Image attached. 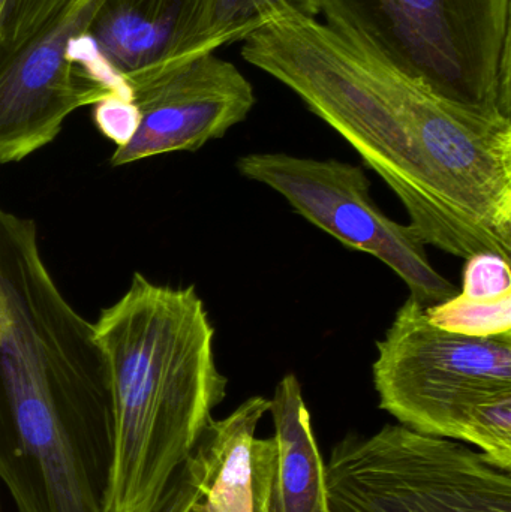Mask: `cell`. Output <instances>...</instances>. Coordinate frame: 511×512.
<instances>
[{
	"label": "cell",
	"mask_w": 511,
	"mask_h": 512,
	"mask_svg": "<svg viewBox=\"0 0 511 512\" xmlns=\"http://www.w3.org/2000/svg\"><path fill=\"white\" fill-rule=\"evenodd\" d=\"M104 0H69L11 53L0 56V165L56 140L78 108L114 98L81 74L74 45Z\"/></svg>",
	"instance_id": "cell-8"
},
{
	"label": "cell",
	"mask_w": 511,
	"mask_h": 512,
	"mask_svg": "<svg viewBox=\"0 0 511 512\" xmlns=\"http://www.w3.org/2000/svg\"><path fill=\"white\" fill-rule=\"evenodd\" d=\"M93 333L113 406L105 512H170L212 412L227 397L206 306L195 286L158 285L135 273Z\"/></svg>",
	"instance_id": "cell-3"
},
{
	"label": "cell",
	"mask_w": 511,
	"mask_h": 512,
	"mask_svg": "<svg viewBox=\"0 0 511 512\" xmlns=\"http://www.w3.org/2000/svg\"><path fill=\"white\" fill-rule=\"evenodd\" d=\"M324 23L456 104L511 119V0H314Z\"/></svg>",
	"instance_id": "cell-5"
},
{
	"label": "cell",
	"mask_w": 511,
	"mask_h": 512,
	"mask_svg": "<svg viewBox=\"0 0 511 512\" xmlns=\"http://www.w3.org/2000/svg\"><path fill=\"white\" fill-rule=\"evenodd\" d=\"M113 406L93 324L0 207V480L18 512H105Z\"/></svg>",
	"instance_id": "cell-2"
},
{
	"label": "cell",
	"mask_w": 511,
	"mask_h": 512,
	"mask_svg": "<svg viewBox=\"0 0 511 512\" xmlns=\"http://www.w3.org/2000/svg\"><path fill=\"white\" fill-rule=\"evenodd\" d=\"M269 412L278 450L269 512H332L326 463L296 375L284 376L276 385Z\"/></svg>",
	"instance_id": "cell-12"
},
{
	"label": "cell",
	"mask_w": 511,
	"mask_h": 512,
	"mask_svg": "<svg viewBox=\"0 0 511 512\" xmlns=\"http://www.w3.org/2000/svg\"><path fill=\"white\" fill-rule=\"evenodd\" d=\"M509 259L492 252H482L465 259L462 291L470 297L494 298L511 292Z\"/></svg>",
	"instance_id": "cell-16"
},
{
	"label": "cell",
	"mask_w": 511,
	"mask_h": 512,
	"mask_svg": "<svg viewBox=\"0 0 511 512\" xmlns=\"http://www.w3.org/2000/svg\"><path fill=\"white\" fill-rule=\"evenodd\" d=\"M270 400L249 397L207 424L186 465L170 512H269L275 438H257Z\"/></svg>",
	"instance_id": "cell-11"
},
{
	"label": "cell",
	"mask_w": 511,
	"mask_h": 512,
	"mask_svg": "<svg viewBox=\"0 0 511 512\" xmlns=\"http://www.w3.org/2000/svg\"><path fill=\"white\" fill-rule=\"evenodd\" d=\"M326 477L332 512H511V471L402 424L345 436Z\"/></svg>",
	"instance_id": "cell-6"
},
{
	"label": "cell",
	"mask_w": 511,
	"mask_h": 512,
	"mask_svg": "<svg viewBox=\"0 0 511 512\" xmlns=\"http://www.w3.org/2000/svg\"><path fill=\"white\" fill-rule=\"evenodd\" d=\"M287 9L306 17H318L314 0H206L197 29L177 63L245 41Z\"/></svg>",
	"instance_id": "cell-13"
},
{
	"label": "cell",
	"mask_w": 511,
	"mask_h": 512,
	"mask_svg": "<svg viewBox=\"0 0 511 512\" xmlns=\"http://www.w3.org/2000/svg\"><path fill=\"white\" fill-rule=\"evenodd\" d=\"M126 99L137 123L116 147L113 167L153 156L195 152L225 137L255 105L254 87L231 62L201 54L129 84Z\"/></svg>",
	"instance_id": "cell-9"
},
{
	"label": "cell",
	"mask_w": 511,
	"mask_h": 512,
	"mask_svg": "<svg viewBox=\"0 0 511 512\" xmlns=\"http://www.w3.org/2000/svg\"><path fill=\"white\" fill-rule=\"evenodd\" d=\"M206 0H104L74 45L87 80L126 98L129 84L182 59Z\"/></svg>",
	"instance_id": "cell-10"
},
{
	"label": "cell",
	"mask_w": 511,
	"mask_h": 512,
	"mask_svg": "<svg viewBox=\"0 0 511 512\" xmlns=\"http://www.w3.org/2000/svg\"><path fill=\"white\" fill-rule=\"evenodd\" d=\"M407 210L425 245L511 261V119L456 104L317 18L287 11L242 41Z\"/></svg>",
	"instance_id": "cell-1"
},
{
	"label": "cell",
	"mask_w": 511,
	"mask_h": 512,
	"mask_svg": "<svg viewBox=\"0 0 511 512\" xmlns=\"http://www.w3.org/2000/svg\"><path fill=\"white\" fill-rule=\"evenodd\" d=\"M6 0H0V14H2L3 8H5Z\"/></svg>",
	"instance_id": "cell-17"
},
{
	"label": "cell",
	"mask_w": 511,
	"mask_h": 512,
	"mask_svg": "<svg viewBox=\"0 0 511 512\" xmlns=\"http://www.w3.org/2000/svg\"><path fill=\"white\" fill-rule=\"evenodd\" d=\"M377 351L383 411L414 432L474 445L511 471V334L450 333L408 298Z\"/></svg>",
	"instance_id": "cell-4"
},
{
	"label": "cell",
	"mask_w": 511,
	"mask_h": 512,
	"mask_svg": "<svg viewBox=\"0 0 511 512\" xmlns=\"http://www.w3.org/2000/svg\"><path fill=\"white\" fill-rule=\"evenodd\" d=\"M69 0H6L0 14V56L11 53Z\"/></svg>",
	"instance_id": "cell-15"
},
{
	"label": "cell",
	"mask_w": 511,
	"mask_h": 512,
	"mask_svg": "<svg viewBox=\"0 0 511 512\" xmlns=\"http://www.w3.org/2000/svg\"><path fill=\"white\" fill-rule=\"evenodd\" d=\"M435 327L471 337L511 334V292L494 298H476L458 292L443 303L426 307Z\"/></svg>",
	"instance_id": "cell-14"
},
{
	"label": "cell",
	"mask_w": 511,
	"mask_h": 512,
	"mask_svg": "<svg viewBox=\"0 0 511 512\" xmlns=\"http://www.w3.org/2000/svg\"><path fill=\"white\" fill-rule=\"evenodd\" d=\"M240 176L278 192L297 215L347 248L380 259L410 289L411 300L434 306L458 294L435 270L425 243L410 224L387 218L359 165L288 153H251L236 162Z\"/></svg>",
	"instance_id": "cell-7"
}]
</instances>
